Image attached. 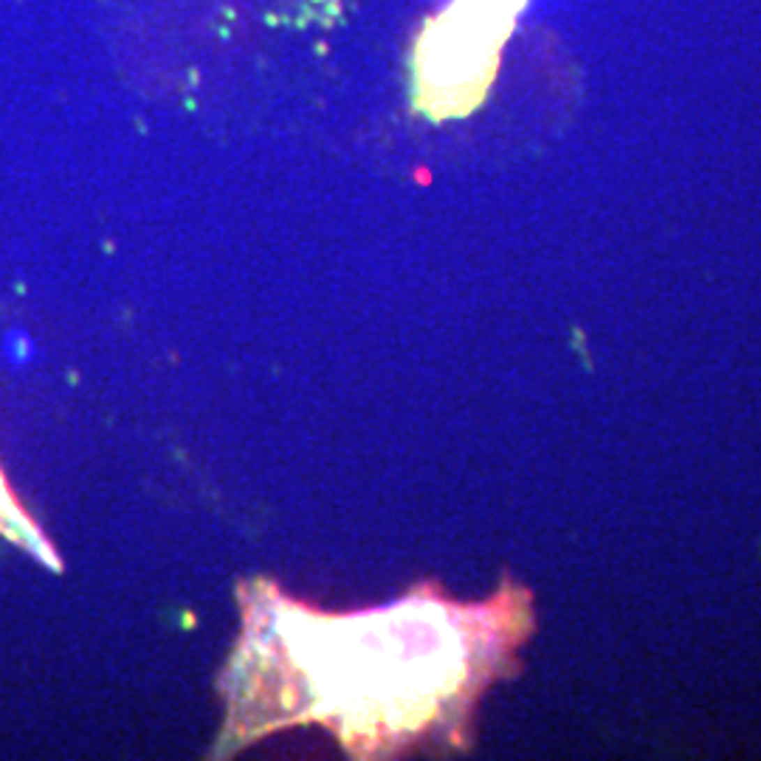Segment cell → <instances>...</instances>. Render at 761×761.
Listing matches in <instances>:
<instances>
[{
    "label": "cell",
    "instance_id": "7a4b0ae2",
    "mask_svg": "<svg viewBox=\"0 0 761 761\" xmlns=\"http://www.w3.org/2000/svg\"><path fill=\"white\" fill-rule=\"evenodd\" d=\"M513 17L491 0H465L426 31L418 62V96L426 113L462 116L485 96Z\"/></svg>",
    "mask_w": 761,
    "mask_h": 761
},
{
    "label": "cell",
    "instance_id": "6da1fadb",
    "mask_svg": "<svg viewBox=\"0 0 761 761\" xmlns=\"http://www.w3.org/2000/svg\"><path fill=\"white\" fill-rule=\"evenodd\" d=\"M273 615L288 674L302 679L296 716L338 725L344 744L367 753L457 725L530 626L522 592L482 606L412 595L356 617L282 601Z\"/></svg>",
    "mask_w": 761,
    "mask_h": 761
},
{
    "label": "cell",
    "instance_id": "3957f363",
    "mask_svg": "<svg viewBox=\"0 0 761 761\" xmlns=\"http://www.w3.org/2000/svg\"><path fill=\"white\" fill-rule=\"evenodd\" d=\"M0 530H3L6 536H12V538H20L23 544H37V547H43V544L37 541V536L29 533L26 519L15 511V505H12L9 494L3 491V485H0Z\"/></svg>",
    "mask_w": 761,
    "mask_h": 761
}]
</instances>
